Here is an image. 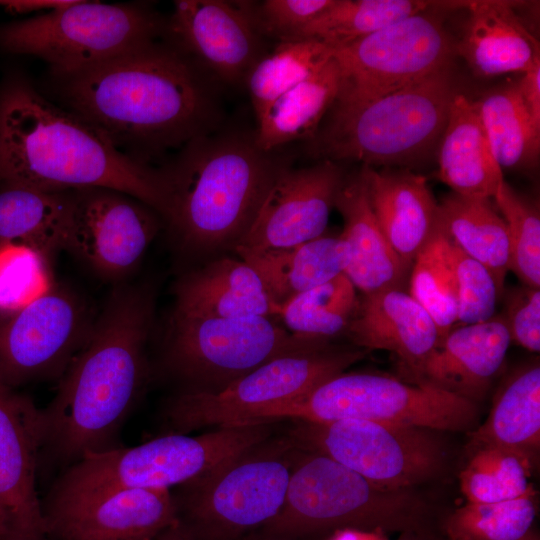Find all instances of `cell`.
<instances>
[{"label": "cell", "instance_id": "484cf974", "mask_svg": "<svg viewBox=\"0 0 540 540\" xmlns=\"http://www.w3.org/2000/svg\"><path fill=\"white\" fill-rule=\"evenodd\" d=\"M234 251L258 275L275 317L296 296L345 273L350 262V248L341 234H324L288 248Z\"/></svg>", "mask_w": 540, "mask_h": 540}, {"label": "cell", "instance_id": "2e32d148", "mask_svg": "<svg viewBox=\"0 0 540 540\" xmlns=\"http://www.w3.org/2000/svg\"><path fill=\"white\" fill-rule=\"evenodd\" d=\"M161 223L156 210L124 192L74 190L65 250L100 278L118 282L139 264Z\"/></svg>", "mask_w": 540, "mask_h": 540}, {"label": "cell", "instance_id": "8992f818", "mask_svg": "<svg viewBox=\"0 0 540 540\" xmlns=\"http://www.w3.org/2000/svg\"><path fill=\"white\" fill-rule=\"evenodd\" d=\"M303 450L281 511L265 525L272 533L354 529L424 534L432 509L414 488L382 487L326 455Z\"/></svg>", "mask_w": 540, "mask_h": 540}, {"label": "cell", "instance_id": "ac0fdd59", "mask_svg": "<svg viewBox=\"0 0 540 540\" xmlns=\"http://www.w3.org/2000/svg\"><path fill=\"white\" fill-rule=\"evenodd\" d=\"M40 408L0 385V540H47L38 492Z\"/></svg>", "mask_w": 540, "mask_h": 540}, {"label": "cell", "instance_id": "5bb4252c", "mask_svg": "<svg viewBox=\"0 0 540 540\" xmlns=\"http://www.w3.org/2000/svg\"><path fill=\"white\" fill-rule=\"evenodd\" d=\"M430 12L332 49L341 76L334 103L367 102L450 66L455 46L440 19Z\"/></svg>", "mask_w": 540, "mask_h": 540}, {"label": "cell", "instance_id": "7dc6e473", "mask_svg": "<svg viewBox=\"0 0 540 540\" xmlns=\"http://www.w3.org/2000/svg\"><path fill=\"white\" fill-rule=\"evenodd\" d=\"M147 540H197L186 525L178 518L173 524L166 527Z\"/></svg>", "mask_w": 540, "mask_h": 540}, {"label": "cell", "instance_id": "cb8c5ba5", "mask_svg": "<svg viewBox=\"0 0 540 540\" xmlns=\"http://www.w3.org/2000/svg\"><path fill=\"white\" fill-rule=\"evenodd\" d=\"M334 207L344 219L341 236L350 248V262L345 274L355 288L363 294L403 289L410 268L401 261L384 236L372 211L360 171L345 178Z\"/></svg>", "mask_w": 540, "mask_h": 540}, {"label": "cell", "instance_id": "d6a6232c", "mask_svg": "<svg viewBox=\"0 0 540 540\" xmlns=\"http://www.w3.org/2000/svg\"><path fill=\"white\" fill-rule=\"evenodd\" d=\"M453 4L420 0H334L295 40H314L336 49L405 18Z\"/></svg>", "mask_w": 540, "mask_h": 540}, {"label": "cell", "instance_id": "ba28073f", "mask_svg": "<svg viewBox=\"0 0 540 540\" xmlns=\"http://www.w3.org/2000/svg\"><path fill=\"white\" fill-rule=\"evenodd\" d=\"M165 21L140 3L71 1L0 27V47L48 64L51 77L80 73L150 44Z\"/></svg>", "mask_w": 540, "mask_h": 540}, {"label": "cell", "instance_id": "3957f363", "mask_svg": "<svg viewBox=\"0 0 540 540\" xmlns=\"http://www.w3.org/2000/svg\"><path fill=\"white\" fill-rule=\"evenodd\" d=\"M45 192L109 188L161 216V172L119 152L84 120L51 102L21 74L0 86V187Z\"/></svg>", "mask_w": 540, "mask_h": 540}, {"label": "cell", "instance_id": "7402d4cb", "mask_svg": "<svg viewBox=\"0 0 540 540\" xmlns=\"http://www.w3.org/2000/svg\"><path fill=\"white\" fill-rule=\"evenodd\" d=\"M345 336L366 351L394 354L411 379L441 339L434 319L404 289L362 294Z\"/></svg>", "mask_w": 540, "mask_h": 540}, {"label": "cell", "instance_id": "7bdbcfd3", "mask_svg": "<svg viewBox=\"0 0 540 540\" xmlns=\"http://www.w3.org/2000/svg\"><path fill=\"white\" fill-rule=\"evenodd\" d=\"M334 0H265L248 3L249 13L258 32L279 42L293 41Z\"/></svg>", "mask_w": 540, "mask_h": 540}, {"label": "cell", "instance_id": "c3c4849f", "mask_svg": "<svg viewBox=\"0 0 540 540\" xmlns=\"http://www.w3.org/2000/svg\"><path fill=\"white\" fill-rule=\"evenodd\" d=\"M384 533L345 529L335 540H384Z\"/></svg>", "mask_w": 540, "mask_h": 540}, {"label": "cell", "instance_id": "8fae6325", "mask_svg": "<svg viewBox=\"0 0 540 540\" xmlns=\"http://www.w3.org/2000/svg\"><path fill=\"white\" fill-rule=\"evenodd\" d=\"M478 403L434 387L377 373H341L300 398L265 412L261 422L345 419L416 426L436 431H472Z\"/></svg>", "mask_w": 540, "mask_h": 540}, {"label": "cell", "instance_id": "1f68e13d", "mask_svg": "<svg viewBox=\"0 0 540 540\" xmlns=\"http://www.w3.org/2000/svg\"><path fill=\"white\" fill-rule=\"evenodd\" d=\"M438 205L447 238L492 273L502 294L510 269L509 238L506 223L490 199L451 192Z\"/></svg>", "mask_w": 540, "mask_h": 540}, {"label": "cell", "instance_id": "f907efd6", "mask_svg": "<svg viewBox=\"0 0 540 540\" xmlns=\"http://www.w3.org/2000/svg\"><path fill=\"white\" fill-rule=\"evenodd\" d=\"M521 540H539V537L537 536V534L534 532V530H532L531 532H529L524 538H522Z\"/></svg>", "mask_w": 540, "mask_h": 540}, {"label": "cell", "instance_id": "ee69618b", "mask_svg": "<svg viewBox=\"0 0 540 540\" xmlns=\"http://www.w3.org/2000/svg\"><path fill=\"white\" fill-rule=\"evenodd\" d=\"M511 342L528 351H540V288L521 285L505 294L503 313Z\"/></svg>", "mask_w": 540, "mask_h": 540}, {"label": "cell", "instance_id": "7c38bea8", "mask_svg": "<svg viewBox=\"0 0 540 540\" xmlns=\"http://www.w3.org/2000/svg\"><path fill=\"white\" fill-rule=\"evenodd\" d=\"M301 446L290 439H268L211 473L180 485L177 513L196 530L237 534L266 525L281 511Z\"/></svg>", "mask_w": 540, "mask_h": 540}, {"label": "cell", "instance_id": "4dcf8cb0", "mask_svg": "<svg viewBox=\"0 0 540 540\" xmlns=\"http://www.w3.org/2000/svg\"><path fill=\"white\" fill-rule=\"evenodd\" d=\"M340 79L339 66L332 57L319 71L278 97L257 118L254 135L258 146L272 152L292 141L311 138L336 100Z\"/></svg>", "mask_w": 540, "mask_h": 540}, {"label": "cell", "instance_id": "ab89813d", "mask_svg": "<svg viewBox=\"0 0 540 540\" xmlns=\"http://www.w3.org/2000/svg\"><path fill=\"white\" fill-rule=\"evenodd\" d=\"M504 219L510 269L524 285L540 288V214L538 207L503 181L493 196Z\"/></svg>", "mask_w": 540, "mask_h": 540}, {"label": "cell", "instance_id": "6da1fadb", "mask_svg": "<svg viewBox=\"0 0 540 540\" xmlns=\"http://www.w3.org/2000/svg\"><path fill=\"white\" fill-rule=\"evenodd\" d=\"M205 74L169 41L156 40L52 83L61 107L150 166L214 130L218 111Z\"/></svg>", "mask_w": 540, "mask_h": 540}, {"label": "cell", "instance_id": "f6af8a7d", "mask_svg": "<svg viewBox=\"0 0 540 540\" xmlns=\"http://www.w3.org/2000/svg\"><path fill=\"white\" fill-rule=\"evenodd\" d=\"M517 89L532 131L540 138V64L524 72Z\"/></svg>", "mask_w": 540, "mask_h": 540}, {"label": "cell", "instance_id": "e0dca14e", "mask_svg": "<svg viewBox=\"0 0 540 540\" xmlns=\"http://www.w3.org/2000/svg\"><path fill=\"white\" fill-rule=\"evenodd\" d=\"M164 35L205 73L229 84L244 81L262 56L247 2L175 1Z\"/></svg>", "mask_w": 540, "mask_h": 540}, {"label": "cell", "instance_id": "ffe728a7", "mask_svg": "<svg viewBox=\"0 0 540 540\" xmlns=\"http://www.w3.org/2000/svg\"><path fill=\"white\" fill-rule=\"evenodd\" d=\"M47 540H147L178 519L169 489L42 500Z\"/></svg>", "mask_w": 540, "mask_h": 540}, {"label": "cell", "instance_id": "603a6c76", "mask_svg": "<svg viewBox=\"0 0 540 540\" xmlns=\"http://www.w3.org/2000/svg\"><path fill=\"white\" fill-rule=\"evenodd\" d=\"M374 216L392 249L411 269L440 228L439 205L425 177L406 169L360 170Z\"/></svg>", "mask_w": 540, "mask_h": 540}, {"label": "cell", "instance_id": "f546056e", "mask_svg": "<svg viewBox=\"0 0 540 540\" xmlns=\"http://www.w3.org/2000/svg\"><path fill=\"white\" fill-rule=\"evenodd\" d=\"M73 191L0 187V241L24 245L44 260L65 250Z\"/></svg>", "mask_w": 540, "mask_h": 540}, {"label": "cell", "instance_id": "52a82bcc", "mask_svg": "<svg viewBox=\"0 0 540 540\" xmlns=\"http://www.w3.org/2000/svg\"><path fill=\"white\" fill-rule=\"evenodd\" d=\"M268 422L219 427L196 436L167 433L134 447L89 454L48 490L63 500L125 489H169L199 479L267 440Z\"/></svg>", "mask_w": 540, "mask_h": 540}, {"label": "cell", "instance_id": "b9f144b4", "mask_svg": "<svg viewBox=\"0 0 540 540\" xmlns=\"http://www.w3.org/2000/svg\"><path fill=\"white\" fill-rule=\"evenodd\" d=\"M451 256L457 286V323L468 325L492 319L501 295L492 273L452 243Z\"/></svg>", "mask_w": 540, "mask_h": 540}, {"label": "cell", "instance_id": "f35d334b", "mask_svg": "<svg viewBox=\"0 0 540 540\" xmlns=\"http://www.w3.org/2000/svg\"><path fill=\"white\" fill-rule=\"evenodd\" d=\"M535 490L502 502L470 503L445 520L448 540H521L533 530L537 509Z\"/></svg>", "mask_w": 540, "mask_h": 540}, {"label": "cell", "instance_id": "e575fe53", "mask_svg": "<svg viewBox=\"0 0 540 540\" xmlns=\"http://www.w3.org/2000/svg\"><path fill=\"white\" fill-rule=\"evenodd\" d=\"M332 58V49L314 40L279 42L248 72L247 85L258 118L282 94L319 71Z\"/></svg>", "mask_w": 540, "mask_h": 540}, {"label": "cell", "instance_id": "60d3db41", "mask_svg": "<svg viewBox=\"0 0 540 540\" xmlns=\"http://www.w3.org/2000/svg\"><path fill=\"white\" fill-rule=\"evenodd\" d=\"M44 259L14 243L0 247V310L15 313L49 291Z\"/></svg>", "mask_w": 540, "mask_h": 540}, {"label": "cell", "instance_id": "30bf717a", "mask_svg": "<svg viewBox=\"0 0 540 540\" xmlns=\"http://www.w3.org/2000/svg\"><path fill=\"white\" fill-rule=\"evenodd\" d=\"M366 355L333 342L274 359L214 392L180 390L164 405L167 433L260 423L265 412L307 394Z\"/></svg>", "mask_w": 540, "mask_h": 540}, {"label": "cell", "instance_id": "8d00e7d4", "mask_svg": "<svg viewBox=\"0 0 540 540\" xmlns=\"http://www.w3.org/2000/svg\"><path fill=\"white\" fill-rule=\"evenodd\" d=\"M467 455L459 482L468 502H502L535 490L530 477L536 463L526 455L494 446L482 447Z\"/></svg>", "mask_w": 540, "mask_h": 540}, {"label": "cell", "instance_id": "7a4b0ae2", "mask_svg": "<svg viewBox=\"0 0 540 540\" xmlns=\"http://www.w3.org/2000/svg\"><path fill=\"white\" fill-rule=\"evenodd\" d=\"M154 315L150 285L111 292L54 397L40 408L39 473L45 466L59 474L86 455L122 446L119 433L148 378Z\"/></svg>", "mask_w": 540, "mask_h": 540}, {"label": "cell", "instance_id": "277c9868", "mask_svg": "<svg viewBox=\"0 0 540 540\" xmlns=\"http://www.w3.org/2000/svg\"><path fill=\"white\" fill-rule=\"evenodd\" d=\"M285 168L273 151L258 146L255 135L197 137L159 168L165 187L162 221L185 253L234 250Z\"/></svg>", "mask_w": 540, "mask_h": 540}, {"label": "cell", "instance_id": "83f0119b", "mask_svg": "<svg viewBox=\"0 0 540 540\" xmlns=\"http://www.w3.org/2000/svg\"><path fill=\"white\" fill-rule=\"evenodd\" d=\"M437 175L452 192L493 198L504 181L480 117L477 101L456 93L440 138Z\"/></svg>", "mask_w": 540, "mask_h": 540}, {"label": "cell", "instance_id": "681fc988", "mask_svg": "<svg viewBox=\"0 0 540 540\" xmlns=\"http://www.w3.org/2000/svg\"><path fill=\"white\" fill-rule=\"evenodd\" d=\"M420 534L421 533H411V532L401 533V537L398 540H416L417 539L416 536Z\"/></svg>", "mask_w": 540, "mask_h": 540}, {"label": "cell", "instance_id": "d590c367", "mask_svg": "<svg viewBox=\"0 0 540 540\" xmlns=\"http://www.w3.org/2000/svg\"><path fill=\"white\" fill-rule=\"evenodd\" d=\"M358 304L356 288L343 273L296 296L277 317L291 333L333 341L345 336Z\"/></svg>", "mask_w": 540, "mask_h": 540}, {"label": "cell", "instance_id": "bcb514c9", "mask_svg": "<svg viewBox=\"0 0 540 540\" xmlns=\"http://www.w3.org/2000/svg\"><path fill=\"white\" fill-rule=\"evenodd\" d=\"M10 11L31 12L38 10H55L64 7L71 1H2L0 2Z\"/></svg>", "mask_w": 540, "mask_h": 540}, {"label": "cell", "instance_id": "9c48e42d", "mask_svg": "<svg viewBox=\"0 0 540 540\" xmlns=\"http://www.w3.org/2000/svg\"><path fill=\"white\" fill-rule=\"evenodd\" d=\"M333 341L299 336L273 316L213 318L173 313L162 366L186 391L214 392L280 357Z\"/></svg>", "mask_w": 540, "mask_h": 540}, {"label": "cell", "instance_id": "f1b7e54d", "mask_svg": "<svg viewBox=\"0 0 540 540\" xmlns=\"http://www.w3.org/2000/svg\"><path fill=\"white\" fill-rule=\"evenodd\" d=\"M467 454L482 447L517 451L537 462L540 449V366L513 371L493 399L486 420L468 435Z\"/></svg>", "mask_w": 540, "mask_h": 540}, {"label": "cell", "instance_id": "5b68a950", "mask_svg": "<svg viewBox=\"0 0 540 540\" xmlns=\"http://www.w3.org/2000/svg\"><path fill=\"white\" fill-rule=\"evenodd\" d=\"M450 66L373 100L333 103L310 138L319 160L405 166L425 156L441 138L456 94Z\"/></svg>", "mask_w": 540, "mask_h": 540}, {"label": "cell", "instance_id": "44dd1931", "mask_svg": "<svg viewBox=\"0 0 540 540\" xmlns=\"http://www.w3.org/2000/svg\"><path fill=\"white\" fill-rule=\"evenodd\" d=\"M511 343L500 315L461 325L440 339L411 380L478 403L501 369Z\"/></svg>", "mask_w": 540, "mask_h": 540}, {"label": "cell", "instance_id": "4316f807", "mask_svg": "<svg viewBox=\"0 0 540 540\" xmlns=\"http://www.w3.org/2000/svg\"><path fill=\"white\" fill-rule=\"evenodd\" d=\"M174 294L175 314L275 317L261 280L241 259L224 256L187 272L176 283Z\"/></svg>", "mask_w": 540, "mask_h": 540}, {"label": "cell", "instance_id": "74e56055", "mask_svg": "<svg viewBox=\"0 0 540 540\" xmlns=\"http://www.w3.org/2000/svg\"><path fill=\"white\" fill-rule=\"evenodd\" d=\"M409 294L431 315L444 337L457 323V286L451 243L440 228L411 267Z\"/></svg>", "mask_w": 540, "mask_h": 540}, {"label": "cell", "instance_id": "4fadbf2b", "mask_svg": "<svg viewBox=\"0 0 540 540\" xmlns=\"http://www.w3.org/2000/svg\"><path fill=\"white\" fill-rule=\"evenodd\" d=\"M300 423L293 438L302 448L385 488L412 489L440 476L447 465L440 431L359 419Z\"/></svg>", "mask_w": 540, "mask_h": 540}, {"label": "cell", "instance_id": "9a60e30c", "mask_svg": "<svg viewBox=\"0 0 540 540\" xmlns=\"http://www.w3.org/2000/svg\"><path fill=\"white\" fill-rule=\"evenodd\" d=\"M95 318L75 293L50 288L0 323V385L11 390L60 379L86 343Z\"/></svg>", "mask_w": 540, "mask_h": 540}, {"label": "cell", "instance_id": "d6986e66", "mask_svg": "<svg viewBox=\"0 0 540 540\" xmlns=\"http://www.w3.org/2000/svg\"><path fill=\"white\" fill-rule=\"evenodd\" d=\"M345 178L341 166L330 160L299 169L286 167L234 249L288 248L324 235Z\"/></svg>", "mask_w": 540, "mask_h": 540}, {"label": "cell", "instance_id": "d4e9b609", "mask_svg": "<svg viewBox=\"0 0 540 540\" xmlns=\"http://www.w3.org/2000/svg\"><path fill=\"white\" fill-rule=\"evenodd\" d=\"M461 41L455 48L479 77L524 73L540 64L536 39L522 24L512 3L470 1Z\"/></svg>", "mask_w": 540, "mask_h": 540}, {"label": "cell", "instance_id": "836d02e7", "mask_svg": "<svg viewBox=\"0 0 540 540\" xmlns=\"http://www.w3.org/2000/svg\"><path fill=\"white\" fill-rule=\"evenodd\" d=\"M477 103L493 156L502 171L533 166L540 138L532 131L517 85L489 92Z\"/></svg>", "mask_w": 540, "mask_h": 540}]
</instances>
